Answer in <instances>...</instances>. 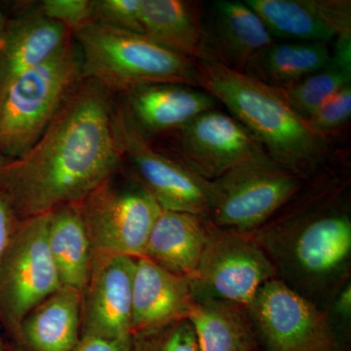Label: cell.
I'll return each mask as SVG.
<instances>
[{
    "instance_id": "obj_24",
    "label": "cell",
    "mask_w": 351,
    "mask_h": 351,
    "mask_svg": "<svg viewBox=\"0 0 351 351\" xmlns=\"http://www.w3.org/2000/svg\"><path fill=\"white\" fill-rule=\"evenodd\" d=\"M327 43H274L255 55L243 73L276 89H284L319 71L331 59Z\"/></svg>"
},
{
    "instance_id": "obj_30",
    "label": "cell",
    "mask_w": 351,
    "mask_h": 351,
    "mask_svg": "<svg viewBox=\"0 0 351 351\" xmlns=\"http://www.w3.org/2000/svg\"><path fill=\"white\" fill-rule=\"evenodd\" d=\"M73 351H132V339H104L83 335Z\"/></svg>"
},
{
    "instance_id": "obj_9",
    "label": "cell",
    "mask_w": 351,
    "mask_h": 351,
    "mask_svg": "<svg viewBox=\"0 0 351 351\" xmlns=\"http://www.w3.org/2000/svg\"><path fill=\"white\" fill-rule=\"evenodd\" d=\"M276 269L251 233L219 228L211 221L195 274L189 277L195 301L213 299L246 306Z\"/></svg>"
},
{
    "instance_id": "obj_33",
    "label": "cell",
    "mask_w": 351,
    "mask_h": 351,
    "mask_svg": "<svg viewBox=\"0 0 351 351\" xmlns=\"http://www.w3.org/2000/svg\"><path fill=\"white\" fill-rule=\"evenodd\" d=\"M7 22H8V20L6 19L5 16H4L3 12H2L1 8H0V48H1L4 36H5Z\"/></svg>"
},
{
    "instance_id": "obj_13",
    "label": "cell",
    "mask_w": 351,
    "mask_h": 351,
    "mask_svg": "<svg viewBox=\"0 0 351 351\" xmlns=\"http://www.w3.org/2000/svg\"><path fill=\"white\" fill-rule=\"evenodd\" d=\"M135 269V258L117 256L93 261L82 292L80 336L112 339L131 337Z\"/></svg>"
},
{
    "instance_id": "obj_36",
    "label": "cell",
    "mask_w": 351,
    "mask_h": 351,
    "mask_svg": "<svg viewBox=\"0 0 351 351\" xmlns=\"http://www.w3.org/2000/svg\"><path fill=\"white\" fill-rule=\"evenodd\" d=\"M0 351H4L3 348H1V346H0Z\"/></svg>"
},
{
    "instance_id": "obj_10",
    "label": "cell",
    "mask_w": 351,
    "mask_h": 351,
    "mask_svg": "<svg viewBox=\"0 0 351 351\" xmlns=\"http://www.w3.org/2000/svg\"><path fill=\"white\" fill-rule=\"evenodd\" d=\"M245 308L265 351H338V335L328 311L280 279L263 284Z\"/></svg>"
},
{
    "instance_id": "obj_19",
    "label": "cell",
    "mask_w": 351,
    "mask_h": 351,
    "mask_svg": "<svg viewBox=\"0 0 351 351\" xmlns=\"http://www.w3.org/2000/svg\"><path fill=\"white\" fill-rule=\"evenodd\" d=\"M82 293L62 286L25 316L18 341L25 351H73L82 332Z\"/></svg>"
},
{
    "instance_id": "obj_17",
    "label": "cell",
    "mask_w": 351,
    "mask_h": 351,
    "mask_svg": "<svg viewBox=\"0 0 351 351\" xmlns=\"http://www.w3.org/2000/svg\"><path fill=\"white\" fill-rule=\"evenodd\" d=\"M126 95L128 101L124 108L147 140L165 135L219 105L200 88L173 83L147 85Z\"/></svg>"
},
{
    "instance_id": "obj_11",
    "label": "cell",
    "mask_w": 351,
    "mask_h": 351,
    "mask_svg": "<svg viewBox=\"0 0 351 351\" xmlns=\"http://www.w3.org/2000/svg\"><path fill=\"white\" fill-rule=\"evenodd\" d=\"M113 120L124 154L135 168L136 180L154 196L161 209L209 218L213 200L212 182L156 149L138 130L125 108H114Z\"/></svg>"
},
{
    "instance_id": "obj_20",
    "label": "cell",
    "mask_w": 351,
    "mask_h": 351,
    "mask_svg": "<svg viewBox=\"0 0 351 351\" xmlns=\"http://www.w3.org/2000/svg\"><path fill=\"white\" fill-rule=\"evenodd\" d=\"M209 223L207 217L162 210L143 257L178 276L191 277L199 263Z\"/></svg>"
},
{
    "instance_id": "obj_21",
    "label": "cell",
    "mask_w": 351,
    "mask_h": 351,
    "mask_svg": "<svg viewBox=\"0 0 351 351\" xmlns=\"http://www.w3.org/2000/svg\"><path fill=\"white\" fill-rule=\"evenodd\" d=\"M203 7L186 0H142L144 34L166 49L199 61Z\"/></svg>"
},
{
    "instance_id": "obj_8",
    "label": "cell",
    "mask_w": 351,
    "mask_h": 351,
    "mask_svg": "<svg viewBox=\"0 0 351 351\" xmlns=\"http://www.w3.org/2000/svg\"><path fill=\"white\" fill-rule=\"evenodd\" d=\"M47 226L48 214L18 221L0 267V323L16 339L25 316L63 286Z\"/></svg>"
},
{
    "instance_id": "obj_23",
    "label": "cell",
    "mask_w": 351,
    "mask_h": 351,
    "mask_svg": "<svg viewBox=\"0 0 351 351\" xmlns=\"http://www.w3.org/2000/svg\"><path fill=\"white\" fill-rule=\"evenodd\" d=\"M198 351H256L258 339L246 308L221 300L195 301L188 317Z\"/></svg>"
},
{
    "instance_id": "obj_7",
    "label": "cell",
    "mask_w": 351,
    "mask_h": 351,
    "mask_svg": "<svg viewBox=\"0 0 351 351\" xmlns=\"http://www.w3.org/2000/svg\"><path fill=\"white\" fill-rule=\"evenodd\" d=\"M113 176L77 203L93 261L117 256L143 257L152 226L162 212L137 180L119 184Z\"/></svg>"
},
{
    "instance_id": "obj_14",
    "label": "cell",
    "mask_w": 351,
    "mask_h": 351,
    "mask_svg": "<svg viewBox=\"0 0 351 351\" xmlns=\"http://www.w3.org/2000/svg\"><path fill=\"white\" fill-rule=\"evenodd\" d=\"M276 41L244 1L216 0L203 7L199 61L243 73L252 58Z\"/></svg>"
},
{
    "instance_id": "obj_4",
    "label": "cell",
    "mask_w": 351,
    "mask_h": 351,
    "mask_svg": "<svg viewBox=\"0 0 351 351\" xmlns=\"http://www.w3.org/2000/svg\"><path fill=\"white\" fill-rule=\"evenodd\" d=\"M73 36L82 56L83 80L110 92L127 94L165 83L199 88L195 60L166 49L144 34L92 23Z\"/></svg>"
},
{
    "instance_id": "obj_6",
    "label": "cell",
    "mask_w": 351,
    "mask_h": 351,
    "mask_svg": "<svg viewBox=\"0 0 351 351\" xmlns=\"http://www.w3.org/2000/svg\"><path fill=\"white\" fill-rule=\"evenodd\" d=\"M307 182L261 152L212 182L210 221L219 228L253 232L276 216Z\"/></svg>"
},
{
    "instance_id": "obj_26",
    "label": "cell",
    "mask_w": 351,
    "mask_h": 351,
    "mask_svg": "<svg viewBox=\"0 0 351 351\" xmlns=\"http://www.w3.org/2000/svg\"><path fill=\"white\" fill-rule=\"evenodd\" d=\"M132 351H198L189 319L131 335Z\"/></svg>"
},
{
    "instance_id": "obj_27",
    "label": "cell",
    "mask_w": 351,
    "mask_h": 351,
    "mask_svg": "<svg viewBox=\"0 0 351 351\" xmlns=\"http://www.w3.org/2000/svg\"><path fill=\"white\" fill-rule=\"evenodd\" d=\"M93 23L144 34L142 0H93Z\"/></svg>"
},
{
    "instance_id": "obj_35",
    "label": "cell",
    "mask_w": 351,
    "mask_h": 351,
    "mask_svg": "<svg viewBox=\"0 0 351 351\" xmlns=\"http://www.w3.org/2000/svg\"><path fill=\"white\" fill-rule=\"evenodd\" d=\"M10 351H25V350H10Z\"/></svg>"
},
{
    "instance_id": "obj_2",
    "label": "cell",
    "mask_w": 351,
    "mask_h": 351,
    "mask_svg": "<svg viewBox=\"0 0 351 351\" xmlns=\"http://www.w3.org/2000/svg\"><path fill=\"white\" fill-rule=\"evenodd\" d=\"M325 170L251 234L277 278L327 311L350 281L351 213L350 177Z\"/></svg>"
},
{
    "instance_id": "obj_3",
    "label": "cell",
    "mask_w": 351,
    "mask_h": 351,
    "mask_svg": "<svg viewBox=\"0 0 351 351\" xmlns=\"http://www.w3.org/2000/svg\"><path fill=\"white\" fill-rule=\"evenodd\" d=\"M196 71L200 89L225 106L277 165L306 181L326 169L331 137L313 129L278 89L209 62L196 61Z\"/></svg>"
},
{
    "instance_id": "obj_1",
    "label": "cell",
    "mask_w": 351,
    "mask_h": 351,
    "mask_svg": "<svg viewBox=\"0 0 351 351\" xmlns=\"http://www.w3.org/2000/svg\"><path fill=\"white\" fill-rule=\"evenodd\" d=\"M112 92L83 80L50 126L0 172L16 218L25 221L84 199L119 169L124 156Z\"/></svg>"
},
{
    "instance_id": "obj_12",
    "label": "cell",
    "mask_w": 351,
    "mask_h": 351,
    "mask_svg": "<svg viewBox=\"0 0 351 351\" xmlns=\"http://www.w3.org/2000/svg\"><path fill=\"white\" fill-rule=\"evenodd\" d=\"M161 137L169 138L172 144L164 154L209 182L265 152L239 120L218 108L196 115Z\"/></svg>"
},
{
    "instance_id": "obj_29",
    "label": "cell",
    "mask_w": 351,
    "mask_h": 351,
    "mask_svg": "<svg viewBox=\"0 0 351 351\" xmlns=\"http://www.w3.org/2000/svg\"><path fill=\"white\" fill-rule=\"evenodd\" d=\"M39 11L73 34L94 22L93 0H44Z\"/></svg>"
},
{
    "instance_id": "obj_16",
    "label": "cell",
    "mask_w": 351,
    "mask_h": 351,
    "mask_svg": "<svg viewBox=\"0 0 351 351\" xmlns=\"http://www.w3.org/2000/svg\"><path fill=\"white\" fill-rule=\"evenodd\" d=\"M193 302L189 277L173 274L147 258H136L131 335L188 319Z\"/></svg>"
},
{
    "instance_id": "obj_5",
    "label": "cell",
    "mask_w": 351,
    "mask_h": 351,
    "mask_svg": "<svg viewBox=\"0 0 351 351\" xmlns=\"http://www.w3.org/2000/svg\"><path fill=\"white\" fill-rule=\"evenodd\" d=\"M83 80L82 56L71 38L11 82L0 95V154L16 159L29 151Z\"/></svg>"
},
{
    "instance_id": "obj_18",
    "label": "cell",
    "mask_w": 351,
    "mask_h": 351,
    "mask_svg": "<svg viewBox=\"0 0 351 351\" xmlns=\"http://www.w3.org/2000/svg\"><path fill=\"white\" fill-rule=\"evenodd\" d=\"M73 36L66 27L40 11L8 20L0 48V95L16 78L56 55Z\"/></svg>"
},
{
    "instance_id": "obj_28",
    "label": "cell",
    "mask_w": 351,
    "mask_h": 351,
    "mask_svg": "<svg viewBox=\"0 0 351 351\" xmlns=\"http://www.w3.org/2000/svg\"><path fill=\"white\" fill-rule=\"evenodd\" d=\"M350 117L351 84H348L330 97L306 120L316 131L332 137L335 131L350 122Z\"/></svg>"
},
{
    "instance_id": "obj_34",
    "label": "cell",
    "mask_w": 351,
    "mask_h": 351,
    "mask_svg": "<svg viewBox=\"0 0 351 351\" xmlns=\"http://www.w3.org/2000/svg\"><path fill=\"white\" fill-rule=\"evenodd\" d=\"M10 160H12V159L8 158V157L0 154V172H1L2 169L5 167L7 164L10 162Z\"/></svg>"
},
{
    "instance_id": "obj_37",
    "label": "cell",
    "mask_w": 351,
    "mask_h": 351,
    "mask_svg": "<svg viewBox=\"0 0 351 351\" xmlns=\"http://www.w3.org/2000/svg\"><path fill=\"white\" fill-rule=\"evenodd\" d=\"M256 351H258V350H256Z\"/></svg>"
},
{
    "instance_id": "obj_22",
    "label": "cell",
    "mask_w": 351,
    "mask_h": 351,
    "mask_svg": "<svg viewBox=\"0 0 351 351\" xmlns=\"http://www.w3.org/2000/svg\"><path fill=\"white\" fill-rule=\"evenodd\" d=\"M47 241L62 285L82 293L91 274L93 256L77 203L48 214Z\"/></svg>"
},
{
    "instance_id": "obj_32",
    "label": "cell",
    "mask_w": 351,
    "mask_h": 351,
    "mask_svg": "<svg viewBox=\"0 0 351 351\" xmlns=\"http://www.w3.org/2000/svg\"><path fill=\"white\" fill-rule=\"evenodd\" d=\"M330 308L332 309V315L329 314L330 318L334 317L335 319L345 323V324L350 322L351 319L350 281L345 284L339 291L338 294L335 295L331 304L328 307V309Z\"/></svg>"
},
{
    "instance_id": "obj_25",
    "label": "cell",
    "mask_w": 351,
    "mask_h": 351,
    "mask_svg": "<svg viewBox=\"0 0 351 351\" xmlns=\"http://www.w3.org/2000/svg\"><path fill=\"white\" fill-rule=\"evenodd\" d=\"M351 84V34L335 40L331 59L326 66L299 82L278 89L298 114L308 119L330 97Z\"/></svg>"
},
{
    "instance_id": "obj_15",
    "label": "cell",
    "mask_w": 351,
    "mask_h": 351,
    "mask_svg": "<svg viewBox=\"0 0 351 351\" xmlns=\"http://www.w3.org/2000/svg\"><path fill=\"white\" fill-rule=\"evenodd\" d=\"M274 38L327 43L351 34L350 0H244Z\"/></svg>"
},
{
    "instance_id": "obj_31",
    "label": "cell",
    "mask_w": 351,
    "mask_h": 351,
    "mask_svg": "<svg viewBox=\"0 0 351 351\" xmlns=\"http://www.w3.org/2000/svg\"><path fill=\"white\" fill-rule=\"evenodd\" d=\"M19 219L16 218L10 201L3 191H0V267L5 254L7 245Z\"/></svg>"
}]
</instances>
